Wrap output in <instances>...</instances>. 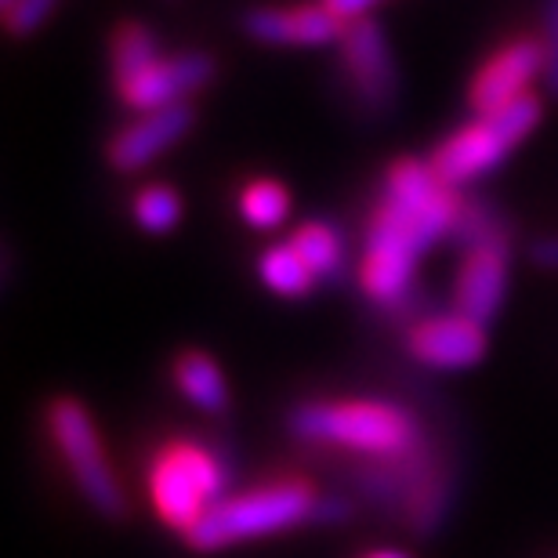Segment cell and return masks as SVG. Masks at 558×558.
<instances>
[{
  "mask_svg": "<svg viewBox=\"0 0 558 558\" xmlns=\"http://www.w3.org/2000/svg\"><path fill=\"white\" fill-rule=\"evenodd\" d=\"M178 388L189 403H196L199 410L207 414H221L229 407V388H226V377L215 366V360L204 352H182L171 366Z\"/></svg>",
  "mask_w": 558,
  "mask_h": 558,
  "instance_id": "cell-14",
  "label": "cell"
},
{
  "mask_svg": "<svg viewBox=\"0 0 558 558\" xmlns=\"http://www.w3.org/2000/svg\"><path fill=\"white\" fill-rule=\"evenodd\" d=\"M287 210H290L287 189L279 185V182H269V178H262V182H251L240 193V215L247 218L254 229H276L279 221L287 218Z\"/></svg>",
  "mask_w": 558,
  "mask_h": 558,
  "instance_id": "cell-18",
  "label": "cell"
},
{
  "mask_svg": "<svg viewBox=\"0 0 558 558\" xmlns=\"http://www.w3.org/2000/svg\"><path fill=\"white\" fill-rule=\"evenodd\" d=\"M374 4H377V0H323V8H327L333 19H341L344 26H349V22L366 19V11H371Z\"/></svg>",
  "mask_w": 558,
  "mask_h": 558,
  "instance_id": "cell-22",
  "label": "cell"
},
{
  "mask_svg": "<svg viewBox=\"0 0 558 558\" xmlns=\"http://www.w3.org/2000/svg\"><path fill=\"white\" fill-rule=\"evenodd\" d=\"M341 62L344 76L352 84V95L366 113H385L392 109L399 95V73L392 62V51L385 44V33L377 22L360 19L344 26L341 37Z\"/></svg>",
  "mask_w": 558,
  "mask_h": 558,
  "instance_id": "cell-7",
  "label": "cell"
},
{
  "mask_svg": "<svg viewBox=\"0 0 558 558\" xmlns=\"http://www.w3.org/2000/svg\"><path fill=\"white\" fill-rule=\"evenodd\" d=\"M537 73H544V44L533 37H519L505 44V48L475 73L468 102H472L478 117L497 113V109L526 98L530 95L526 87L533 84Z\"/></svg>",
  "mask_w": 558,
  "mask_h": 558,
  "instance_id": "cell-9",
  "label": "cell"
},
{
  "mask_svg": "<svg viewBox=\"0 0 558 558\" xmlns=\"http://www.w3.org/2000/svg\"><path fill=\"white\" fill-rule=\"evenodd\" d=\"M247 37L262 44H298V48H312V44H333L344 37V22L333 19L323 4L305 8H258L243 19Z\"/></svg>",
  "mask_w": 558,
  "mask_h": 558,
  "instance_id": "cell-13",
  "label": "cell"
},
{
  "mask_svg": "<svg viewBox=\"0 0 558 558\" xmlns=\"http://www.w3.org/2000/svg\"><path fill=\"white\" fill-rule=\"evenodd\" d=\"M530 258H533V265H541V269L558 272V240H541V243H533Z\"/></svg>",
  "mask_w": 558,
  "mask_h": 558,
  "instance_id": "cell-23",
  "label": "cell"
},
{
  "mask_svg": "<svg viewBox=\"0 0 558 558\" xmlns=\"http://www.w3.org/2000/svg\"><path fill=\"white\" fill-rule=\"evenodd\" d=\"M541 120V98L526 95L519 102H511L497 113L475 117V124L453 131L439 149L432 153V171L439 174L442 185H464L475 182L478 174H486L489 167H497L515 145L537 128Z\"/></svg>",
  "mask_w": 558,
  "mask_h": 558,
  "instance_id": "cell-5",
  "label": "cell"
},
{
  "mask_svg": "<svg viewBox=\"0 0 558 558\" xmlns=\"http://www.w3.org/2000/svg\"><path fill=\"white\" fill-rule=\"evenodd\" d=\"M109 59H113V81L117 87L131 84L135 76H142L149 65L160 59L156 51V37L142 22H124L117 33H113V48H109Z\"/></svg>",
  "mask_w": 558,
  "mask_h": 558,
  "instance_id": "cell-16",
  "label": "cell"
},
{
  "mask_svg": "<svg viewBox=\"0 0 558 558\" xmlns=\"http://www.w3.org/2000/svg\"><path fill=\"white\" fill-rule=\"evenodd\" d=\"M407 349L417 363L435 366V371H464L475 366L486 352V330L475 319L461 316H432L421 319L407 333Z\"/></svg>",
  "mask_w": 558,
  "mask_h": 558,
  "instance_id": "cell-11",
  "label": "cell"
},
{
  "mask_svg": "<svg viewBox=\"0 0 558 558\" xmlns=\"http://www.w3.org/2000/svg\"><path fill=\"white\" fill-rule=\"evenodd\" d=\"M290 247L301 254V262L308 265L316 279H333L344 269V240L327 221H308V226L294 229Z\"/></svg>",
  "mask_w": 558,
  "mask_h": 558,
  "instance_id": "cell-15",
  "label": "cell"
},
{
  "mask_svg": "<svg viewBox=\"0 0 558 558\" xmlns=\"http://www.w3.org/2000/svg\"><path fill=\"white\" fill-rule=\"evenodd\" d=\"M48 432L59 446L62 461L70 464V475L76 489L87 497V505L102 511L106 519H120L128 511L124 489H120L109 457L102 450V439L95 432V421L76 399H54L48 407Z\"/></svg>",
  "mask_w": 558,
  "mask_h": 558,
  "instance_id": "cell-6",
  "label": "cell"
},
{
  "mask_svg": "<svg viewBox=\"0 0 558 558\" xmlns=\"http://www.w3.org/2000/svg\"><path fill=\"white\" fill-rule=\"evenodd\" d=\"M544 81L558 98V0H544Z\"/></svg>",
  "mask_w": 558,
  "mask_h": 558,
  "instance_id": "cell-20",
  "label": "cell"
},
{
  "mask_svg": "<svg viewBox=\"0 0 558 558\" xmlns=\"http://www.w3.org/2000/svg\"><path fill=\"white\" fill-rule=\"evenodd\" d=\"M229 472L218 453L199 442H167L153 457L149 497L167 526L189 533L210 508L221 505Z\"/></svg>",
  "mask_w": 558,
  "mask_h": 558,
  "instance_id": "cell-4",
  "label": "cell"
},
{
  "mask_svg": "<svg viewBox=\"0 0 558 558\" xmlns=\"http://www.w3.org/2000/svg\"><path fill=\"white\" fill-rule=\"evenodd\" d=\"M298 439L341 446V450L377 457V461H399L424 450V435L414 414L392 403L355 399V403H305L290 417Z\"/></svg>",
  "mask_w": 558,
  "mask_h": 558,
  "instance_id": "cell-2",
  "label": "cell"
},
{
  "mask_svg": "<svg viewBox=\"0 0 558 558\" xmlns=\"http://www.w3.org/2000/svg\"><path fill=\"white\" fill-rule=\"evenodd\" d=\"M508 247H511L508 232H500V236L464 251V262H461V269H457V283H453L457 312L475 319L478 327H486L500 312V301H505L508 262H511Z\"/></svg>",
  "mask_w": 558,
  "mask_h": 558,
  "instance_id": "cell-10",
  "label": "cell"
},
{
  "mask_svg": "<svg viewBox=\"0 0 558 558\" xmlns=\"http://www.w3.org/2000/svg\"><path fill=\"white\" fill-rule=\"evenodd\" d=\"M0 4H4V11H8V8H15V4H19V0H0Z\"/></svg>",
  "mask_w": 558,
  "mask_h": 558,
  "instance_id": "cell-26",
  "label": "cell"
},
{
  "mask_svg": "<svg viewBox=\"0 0 558 558\" xmlns=\"http://www.w3.org/2000/svg\"><path fill=\"white\" fill-rule=\"evenodd\" d=\"M316 508L319 497L308 483H272L251 489V494L221 500L185 533V541L196 551H218L229 548V544L294 530L301 522L316 519Z\"/></svg>",
  "mask_w": 558,
  "mask_h": 558,
  "instance_id": "cell-3",
  "label": "cell"
},
{
  "mask_svg": "<svg viewBox=\"0 0 558 558\" xmlns=\"http://www.w3.org/2000/svg\"><path fill=\"white\" fill-rule=\"evenodd\" d=\"M366 558H407V555H399V551H374V555H366Z\"/></svg>",
  "mask_w": 558,
  "mask_h": 558,
  "instance_id": "cell-25",
  "label": "cell"
},
{
  "mask_svg": "<svg viewBox=\"0 0 558 558\" xmlns=\"http://www.w3.org/2000/svg\"><path fill=\"white\" fill-rule=\"evenodd\" d=\"M193 106H171V109H156V113H142L135 124H128L124 131H117L109 138V163L117 171H138V167L153 163L156 156L171 149L174 142H182L193 128Z\"/></svg>",
  "mask_w": 558,
  "mask_h": 558,
  "instance_id": "cell-12",
  "label": "cell"
},
{
  "mask_svg": "<svg viewBox=\"0 0 558 558\" xmlns=\"http://www.w3.org/2000/svg\"><path fill=\"white\" fill-rule=\"evenodd\" d=\"M215 59L204 51H185L174 59H156L142 76H135L131 84L120 87V98L138 109V113H156V109H171L182 106L193 92L215 81Z\"/></svg>",
  "mask_w": 558,
  "mask_h": 558,
  "instance_id": "cell-8",
  "label": "cell"
},
{
  "mask_svg": "<svg viewBox=\"0 0 558 558\" xmlns=\"http://www.w3.org/2000/svg\"><path fill=\"white\" fill-rule=\"evenodd\" d=\"M54 4H59V0H19L15 8H8V29L15 33V37H29V33L51 15Z\"/></svg>",
  "mask_w": 558,
  "mask_h": 558,
  "instance_id": "cell-21",
  "label": "cell"
},
{
  "mask_svg": "<svg viewBox=\"0 0 558 558\" xmlns=\"http://www.w3.org/2000/svg\"><path fill=\"white\" fill-rule=\"evenodd\" d=\"M464 199L442 185L432 163L399 160L385 178V196L366 221L360 283L377 305H403L414 287L417 258L432 243L453 236Z\"/></svg>",
  "mask_w": 558,
  "mask_h": 558,
  "instance_id": "cell-1",
  "label": "cell"
},
{
  "mask_svg": "<svg viewBox=\"0 0 558 558\" xmlns=\"http://www.w3.org/2000/svg\"><path fill=\"white\" fill-rule=\"evenodd\" d=\"M349 505H344L341 497H319V508H316V519L319 522H341L349 519Z\"/></svg>",
  "mask_w": 558,
  "mask_h": 558,
  "instance_id": "cell-24",
  "label": "cell"
},
{
  "mask_svg": "<svg viewBox=\"0 0 558 558\" xmlns=\"http://www.w3.org/2000/svg\"><path fill=\"white\" fill-rule=\"evenodd\" d=\"M182 218V199L167 185H145L135 196V221L145 232H167Z\"/></svg>",
  "mask_w": 558,
  "mask_h": 558,
  "instance_id": "cell-19",
  "label": "cell"
},
{
  "mask_svg": "<svg viewBox=\"0 0 558 558\" xmlns=\"http://www.w3.org/2000/svg\"><path fill=\"white\" fill-rule=\"evenodd\" d=\"M258 272L265 279V287L276 290L279 298H305L312 283H316V276H312V269L301 262V254L290 243H279V247L265 251Z\"/></svg>",
  "mask_w": 558,
  "mask_h": 558,
  "instance_id": "cell-17",
  "label": "cell"
}]
</instances>
